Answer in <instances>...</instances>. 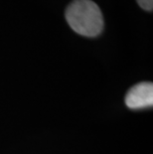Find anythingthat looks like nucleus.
Here are the masks:
<instances>
[{
  "instance_id": "obj_1",
  "label": "nucleus",
  "mask_w": 153,
  "mask_h": 154,
  "mask_svg": "<svg viewBox=\"0 0 153 154\" xmlns=\"http://www.w3.org/2000/svg\"><path fill=\"white\" fill-rule=\"evenodd\" d=\"M65 16L69 26L79 35L93 38L103 32L102 10L92 0H73L68 5Z\"/></svg>"
},
{
  "instance_id": "obj_2",
  "label": "nucleus",
  "mask_w": 153,
  "mask_h": 154,
  "mask_svg": "<svg viewBox=\"0 0 153 154\" xmlns=\"http://www.w3.org/2000/svg\"><path fill=\"white\" fill-rule=\"evenodd\" d=\"M125 104L130 109H143L153 106V85L143 82L132 87L125 96Z\"/></svg>"
},
{
  "instance_id": "obj_3",
  "label": "nucleus",
  "mask_w": 153,
  "mask_h": 154,
  "mask_svg": "<svg viewBox=\"0 0 153 154\" xmlns=\"http://www.w3.org/2000/svg\"><path fill=\"white\" fill-rule=\"evenodd\" d=\"M138 5L145 11L151 12L153 9V0H136Z\"/></svg>"
}]
</instances>
